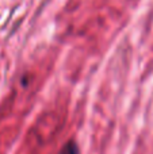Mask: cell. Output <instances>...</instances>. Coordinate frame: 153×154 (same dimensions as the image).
I'll list each match as a JSON object with an SVG mask.
<instances>
[{
  "label": "cell",
  "instance_id": "cell-1",
  "mask_svg": "<svg viewBox=\"0 0 153 154\" xmlns=\"http://www.w3.org/2000/svg\"><path fill=\"white\" fill-rule=\"evenodd\" d=\"M58 154H79V147L75 142L70 141V142H68L61 150H60Z\"/></svg>",
  "mask_w": 153,
  "mask_h": 154
}]
</instances>
